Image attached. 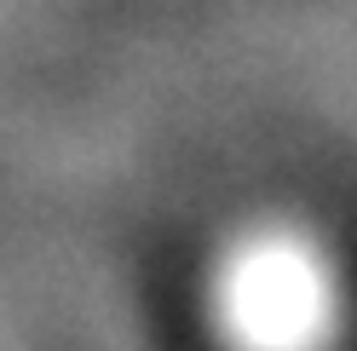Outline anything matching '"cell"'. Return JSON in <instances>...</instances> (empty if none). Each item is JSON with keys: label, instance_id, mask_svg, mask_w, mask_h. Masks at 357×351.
Wrapping results in <instances>:
<instances>
[{"label": "cell", "instance_id": "6da1fadb", "mask_svg": "<svg viewBox=\"0 0 357 351\" xmlns=\"http://www.w3.org/2000/svg\"><path fill=\"white\" fill-rule=\"evenodd\" d=\"M225 317L231 351H328L340 294L317 254L294 236H259L225 265Z\"/></svg>", "mask_w": 357, "mask_h": 351}]
</instances>
